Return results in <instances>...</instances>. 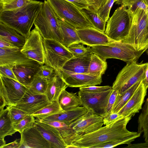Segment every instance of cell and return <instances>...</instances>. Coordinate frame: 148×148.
<instances>
[{"instance_id": "6da1fadb", "label": "cell", "mask_w": 148, "mask_h": 148, "mask_svg": "<svg viewBox=\"0 0 148 148\" xmlns=\"http://www.w3.org/2000/svg\"><path fill=\"white\" fill-rule=\"evenodd\" d=\"M132 117H123L113 123L90 133L81 136L69 148H94L107 142L124 140L137 134L126 128Z\"/></svg>"}, {"instance_id": "7a4b0ae2", "label": "cell", "mask_w": 148, "mask_h": 148, "mask_svg": "<svg viewBox=\"0 0 148 148\" xmlns=\"http://www.w3.org/2000/svg\"><path fill=\"white\" fill-rule=\"evenodd\" d=\"M43 3L36 1L17 9L0 12V22L26 37L31 31Z\"/></svg>"}, {"instance_id": "3957f363", "label": "cell", "mask_w": 148, "mask_h": 148, "mask_svg": "<svg viewBox=\"0 0 148 148\" xmlns=\"http://www.w3.org/2000/svg\"><path fill=\"white\" fill-rule=\"evenodd\" d=\"M90 50L104 61L109 58H115L126 63L138 62L146 51L145 50L137 51L130 44L115 41L106 45L92 46Z\"/></svg>"}, {"instance_id": "277c9868", "label": "cell", "mask_w": 148, "mask_h": 148, "mask_svg": "<svg viewBox=\"0 0 148 148\" xmlns=\"http://www.w3.org/2000/svg\"><path fill=\"white\" fill-rule=\"evenodd\" d=\"M46 1L59 19L70 24L76 29L94 27L81 10L72 3L65 0Z\"/></svg>"}, {"instance_id": "5b68a950", "label": "cell", "mask_w": 148, "mask_h": 148, "mask_svg": "<svg viewBox=\"0 0 148 148\" xmlns=\"http://www.w3.org/2000/svg\"><path fill=\"white\" fill-rule=\"evenodd\" d=\"M127 8L121 5L116 9L107 22L104 32L114 41L122 42L129 34L132 14Z\"/></svg>"}, {"instance_id": "8992f818", "label": "cell", "mask_w": 148, "mask_h": 148, "mask_svg": "<svg viewBox=\"0 0 148 148\" xmlns=\"http://www.w3.org/2000/svg\"><path fill=\"white\" fill-rule=\"evenodd\" d=\"M122 42L131 45L137 51L148 49V11L139 9L132 14L129 34Z\"/></svg>"}, {"instance_id": "52a82bcc", "label": "cell", "mask_w": 148, "mask_h": 148, "mask_svg": "<svg viewBox=\"0 0 148 148\" xmlns=\"http://www.w3.org/2000/svg\"><path fill=\"white\" fill-rule=\"evenodd\" d=\"M148 62L135 61L127 63L119 72L112 85V88L121 95L136 83L143 81L145 77Z\"/></svg>"}, {"instance_id": "ba28073f", "label": "cell", "mask_w": 148, "mask_h": 148, "mask_svg": "<svg viewBox=\"0 0 148 148\" xmlns=\"http://www.w3.org/2000/svg\"><path fill=\"white\" fill-rule=\"evenodd\" d=\"M34 25L43 38L56 40L62 43L58 19L46 0L43 2Z\"/></svg>"}, {"instance_id": "9c48e42d", "label": "cell", "mask_w": 148, "mask_h": 148, "mask_svg": "<svg viewBox=\"0 0 148 148\" xmlns=\"http://www.w3.org/2000/svg\"><path fill=\"white\" fill-rule=\"evenodd\" d=\"M45 51V64L56 71L60 69L65 63L73 57L68 48L54 39L43 38Z\"/></svg>"}, {"instance_id": "30bf717a", "label": "cell", "mask_w": 148, "mask_h": 148, "mask_svg": "<svg viewBox=\"0 0 148 148\" xmlns=\"http://www.w3.org/2000/svg\"><path fill=\"white\" fill-rule=\"evenodd\" d=\"M0 110L15 106L28 90L13 79L0 76Z\"/></svg>"}, {"instance_id": "8fae6325", "label": "cell", "mask_w": 148, "mask_h": 148, "mask_svg": "<svg viewBox=\"0 0 148 148\" xmlns=\"http://www.w3.org/2000/svg\"><path fill=\"white\" fill-rule=\"evenodd\" d=\"M112 90V88L105 92L91 93L79 90L78 96L82 106L103 117L106 114L108 101Z\"/></svg>"}, {"instance_id": "7c38bea8", "label": "cell", "mask_w": 148, "mask_h": 148, "mask_svg": "<svg viewBox=\"0 0 148 148\" xmlns=\"http://www.w3.org/2000/svg\"><path fill=\"white\" fill-rule=\"evenodd\" d=\"M21 51L28 58L40 65L45 64V53L43 38L36 27L26 37L25 42Z\"/></svg>"}, {"instance_id": "4fadbf2b", "label": "cell", "mask_w": 148, "mask_h": 148, "mask_svg": "<svg viewBox=\"0 0 148 148\" xmlns=\"http://www.w3.org/2000/svg\"><path fill=\"white\" fill-rule=\"evenodd\" d=\"M103 125L102 116L88 110L69 125L77 134L81 136L98 130Z\"/></svg>"}, {"instance_id": "5bb4252c", "label": "cell", "mask_w": 148, "mask_h": 148, "mask_svg": "<svg viewBox=\"0 0 148 148\" xmlns=\"http://www.w3.org/2000/svg\"><path fill=\"white\" fill-rule=\"evenodd\" d=\"M51 103L46 95H34L28 90L15 106L32 115Z\"/></svg>"}, {"instance_id": "9a60e30c", "label": "cell", "mask_w": 148, "mask_h": 148, "mask_svg": "<svg viewBox=\"0 0 148 148\" xmlns=\"http://www.w3.org/2000/svg\"><path fill=\"white\" fill-rule=\"evenodd\" d=\"M20 134L19 148H51L49 143L43 137L34 124Z\"/></svg>"}, {"instance_id": "2e32d148", "label": "cell", "mask_w": 148, "mask_h": 148, "mask_svg": "<svg viewBox=\"0 0 148 148\" xmlns=\"http://www.w3.org/2000/svg\"><path fill=\"white\" fill-rule=\"evenodd\" d=\"M77 31L81 43L90 47L107 44L114 41L104 32L94 27L77 28Z\"/></svg>"}, {"instance_id": "e0dca14e", "label": "cell", "mask_w": 148, "mask_h": 148, "mask_svg": "<svg viewBox=\"0 0 148 148\" xmlns=\"http://www.w3.org/2000/svg\"><path fill=\"white\" fill-rule=\"evenodd\" d=\"M147 89L141 81L138 87L126 103L117 112L123 117L134 116L142 109Z\"/></svg>"}, {"instance_id": "ac0fdd59", "label": "cell", "mask_w": 148, "mask_h": 148, "mask_svg": "<svg viewBox=\"0 0 148 148\" xmlns=\"http://www.w3.org/2000/svg\"><path fill=\"white\" fill-rule=\"evenodd\" d=\"M0 48V66L6 64L39 66L37 62L28 58L21 51Z\"/></svg>"}, {"instance_id": "d6986e66", "label": "cell", "mask_w": 148, "mask_h": 148, "mask_svg": "<svg viewBox=\"0 0 148 148\" xmlns=\"http://www.w3.org/2000/svg\"><path fill=\"white\" fill-rule=\"evenodd\" d=\"M57 72L69 87L79 88L97 85L100 84L102 82L101 76L92 75L89 74H69Z\"/></svg>"}, {"instance_id": "ffe728a7", "label": "cell", "mask_w": 148, "mask_h": 148, "mask_svg": "<svg viewBox=\"0 0 148 148\" xmlns=\"http://www.w3.org/2000/svg\"><path fill=\"white\" fill-rule=\"evenodd\" d=\"M92 53L90 49L89 51L83 56L73 57L65 63L60 69L56 71L69 74H88Z\"/></svg>"}, {"instance_id": "44dd1931", "label": "cell", "mask_w": 148, "mask_h": 148, "mask_svg": "<svg viewBox=\"0 0 148 148\" xmlns=\"http://www.w3.org/2000/svg\"><path fill=\"white\" fill-rule=\"evenodd\" d=\"M34 124L43 137L49 143L51 148H67V145L56 128L36 119Z\"/></svg>"}, {"instance_id": "7402d4cb", "label": "cell", "mask_w": 148, "mask_h": 148, "mask_svg": "<svg viewBox=\"0 0 148 148\" xmlns=\"http://www.w3.org/2000/svg\"><path fill=\"white\" fill-rule=\"evenodd\" d=\"M87 111V110L84 107L79 106L58 112L43 119H38L44 121H58L70 125L86 113Z\"/></svg>"}, {"instance_id": "603a6c76", "label": "cell", "mask_w": 148, "mask_h": 148, "mask_svg": "<svg viewBox=\"0 0 148 148\" xmlns=\"http://www.w3.org/2000/svg\"><path fill=\"white\" fill-rule=\"evenodd\" d=\"M68 86L55 71L53 75L47 79V86L46 95L51 102L57 100L62 92Z\"/></svg>"}, {"instance_id": "cb8c5ba5", "label": "cell", "mask_w": 148, "mask_h": 148, "mask_svg": "<svg viewBox=\"0 0 148 148\" xmlns=\"http://www.w3.org/2000/svg\"><path fill=\"white\" fill-rule=\"evenodd\" d=\"M40 66L15 65L13 70L18 81L28 89Z\"/></svg>"}, {"instance_id": "d4e9b609", "label": "cell", "mask_w": 148, "mask_h": 148, "mask_svg": "<svg viewBox=\"0 0 148 148\" xmlns=\"http://www.w3.org/2000/svg\"><path fill=\"white\" fill-rule=\"evenodd\" d=\"M58 21L62 39V44L64 46L68 48L74 44L81 43L77 29L74 26L59 19Z\"/></svg>"}, {"instance_id": "484cf974", "label": "cell", "mask_w": 148, "mask_h": 148, "mask_svg": "<svg viewBox=\"0 0 148 148\" xmlns=\"http://www.w3.org/2000/svg\"><path fill=\"white\" fill-rule=\"evenodd\" d=\"M0 38L18 47L24 45L26 37L15 29L0 22Z\"/></svg>"}, {"instance_id": "4316f807", "label": "cell", "mask_w": 148, "mask_h": 148, "mask_svg": "<svg viewBox=\"0 0 148 148\" xmlns=\"http://www.w3.org/2000/svg\"><path fill=\"white\" fill-rule=\"evenodd\" d=\"M17 132L12 122L9 108L0 110V138L4 139L7 136H12Z\"/></svg>"}, {"instance_id": "83f0119b", "label": "cell", "mask_w": 148, "mask_h": 148, "mask_svg": "<svg viewBox=\"0 0 148 148\" xmlns=\"http://www.w3.org/2000/svg\"><path fill=\"white\" fill-rule=\"evenodd\" d=\"M57 100L63 111L68 110L81 106L79 97L76 93L69 92L66 89L62 92Z\"/></svg>"}, {"instance_id": "f1b7e54d", "label": "cell", "mask_w": 148, "mask_h": 148, "mask_svg": "<svg viewBox=\"0 0 148 148\" xmlns=\"http://www.w3.org/2000/svg\"><path fill=\"white\" fill-rule=\"evenodd\" d=\"M107 68L106 61L101 59L96 54L92 53L88 68V74L91 75L101 76Z\"/></svg>"}, {"instance_id": "f546056e", "label": "cell", "mask_w": 148, "mask_h": 148, "mask_svg": "<svg viewBox=\"0 0 148 148\" xmlns=\"http://www.w3.org/2000/svg\"><path fill=\"white\" fill-rule=\"evenodd\" d=\"M138 132L143 133L145 142H148V97L146 99L138 120Z\"/></svg>"}, {"instance_id": "4dcf8cb0", "label": "cell", "mask_w": 148, "mask_h": 148, "mask_svg": "<svg viewBox=\"0 0 148 148\" xmlns=\"http://www.w3.org/2000/svg\"><path fill=\"white\" fill-rule=\"evenodd\" d=\"M141 81L133 85L122 95H120L118 94L112 112L117 113L119 112L133 95Z\"/></svg>"}, {"instance_id": "1f68e13d", "label": "cell", "mask_w": 148, "mask_h": 148, "mask_svg": "<svg viewBox=\"0 0 148 148\" xmlns=\"http://www.w3.org/2000/svg\"><path fill=\"white\" fill-rule=\"evenodd\" d=\"M81 10L90 21L95 28L103 32H105L106 23L98 15L97 12L90 7Z\"/></svg>"}, {"instance_id": "d6a6232c", "label": "cell", "mask_w": 148, "mask_h": 148, "mask_svg": "<svg viewBox=\"0 0 148 148\" xmlns=\"http://www.w3.org/2000/svg\"><path fill=\"white\" fill-rule=\"evenodd\" d=\"M63 111L58 100L51 103L32 114L35 118L42 119L53 114Z\"/></svg>"}, {"instance_id": "836d02e7", "label": "cell", "mask_w": 148, "mask_h": 148, "mask_svg": "<svg viewBox=\"0 0 148 148\" xmlns=\"http://www.w3.org/2000/svg\"><path fill=\"white\" fill-rule=\"evenodd\" d=\"M47 86V79L36 75L28 90L33 94L46 95Z\"/></svg>"}, {"instance_id": "e575fe53", "label": "cell", "mask_w": 148, "mask_h": 148, "mask_svg": "<svg viewBox=\"0 0 148 148\" xmlns=\"http://www.w3.org/2000/svg\"><path fill=\"white\" fill-rule=\"evenodd\" d=\"M36 0H0V12L17 9Z\"/></svg>"}, {"instance_id": "d590c367", "label": "cell", "mask_w": 148, "mask_h": 148, "mask_svg": "<svg viewBox=\"0 0 148 148\" xmlns=\"http://www.w3.org/2000/svg\"><path fill=\"white\" fill-rule=\"evenodd\" d=\"M116 4L126 6L132 14L139 9L148 11V6L144 0H119Z\"/></svg>"}, {"instance_id": "8d00e7d4", "label": "cell", "mask_w": 148, "mask_h": 148, "mask_svg": "<svg viewBox=\"0 0 148 148\" xmlns=\"http://www.w3.org/2000/svg\"><path fill=\"white\" fill-rule=\"evenodd\" d=\"M35 122V117L32 115L28 114L14 126L17 131L21 134L26 129L33 126Z\"/></svg>"}, {"instance_id": "74e56055", "label": "cell", "mask_w": 148, "mask_h": 148, "mask_svg": "<svg viewBox=\"0 0 148 148\" xmlns=\"http://www.w3.org/2000/svg\"><path fill=\"white\" fill-rule=\"evenodd\" d=\"M141 133H138L137 134L128 138L123 140L110 141L95 146L94 148H111L118 145L126 144L127 145L130 144L136 138L139 137Z\"/></svg>"}, {"instance_id": "f35d334b", "label": "cell", "mask_w": 148, "mask_h": 148, "mask_svg": "<svg viewBox=\"0 0 148 148\" xmlns=\"http://www.w3.org/2000/svg\"><path fill=\"white\" fill-rule=\"evenodd\" d=\"M115 2V0H107L97 11L98 15L106 23L110 18V11Z\"/></svg>"}, {"instance_id": "ab89813d", "label": "cell", "mask_w": 148, "mask_h": 148, "mask_svg": "<svg viewBox=\"0 0 148 148\" xmlns=\"http://www.w3.org/2000/svg\"><path fill=\"white\" fill-rule=\"evenodd\" d=\"M83 45L81 43L74 44L67 48L73 57H78L86 54L90 51V47L87 46V47H86Z\"/></svg>"}, {"instance_id": "60d3db41", "label": "cell", "mask_w": 148, "mask_h": 148, "mask_svg": "<svg viewBox=\"0 0 148 148\" xmlns=\"http://www.w3.org/2000/svg\"><path fill=\"white\" fill-rule=\"evenodd\" d=\"M8 107L9 108L10 116L14 125L17 123L27 115L29 114L25 112L16 107L14 106Z\"/></svg>"}, {"instance_id": "b9f144b4", "label": "cell", "mask_w": 148, "mask_h": 148, "mask_svg": "<svg viewBox=\"0 0 148 148\" xmlns=\"http://www.w3.org/2000/svg\"><path fill=\"white\" fill-rule=\"evenodd\" d=\"M55 71L52 67L44 64L40 65L36 75L48 79L53 75Z\"/></svg>"}, {"instance_id": "7bdbcfd3", "label": "cell", "mask_w": 148, "mask_h": 148, "mask_svg": "<svg viewBox=\"0 0 148 148\" xmlns=\"http://www.w3.org/2000/svg\"><path fill=\"white\" fill-rule=\"evenodd\" d=\"M14 66L10 64L0 66V76L12 79L18 81L13 70Z\"/></svg>"}, {"instance_id": "ee69618b", "label": "cell", "mask_w": 148, "mask_h": 148, "mask_svg": "<svg viewBox=\"0 0 148 148\" xmlns=\"http://www.w3.org/2000/svg\"><path fill=\"white\" fill-rule=\"evenodd\" d=\"M112 89V87L109 86H97L94 85L79 88V90L86 92L97 93L106 91Z\"/></svg>"}, {"instance_id": "f6af8a7d", "label": "cell", "mask_w": 148, "mask_h": 148, "mask_svg": "<svg viewBox=\"0 0 148 148\" xmlns=\"http://www.w3.org/2000/svg\"><path fill=\"white\" fill-rule=\"evenodd\" d=\"M123 117L118 113L111 112L107 113L103 117L104 125H106L110 124Z\"/></svg>"}, {"instance_id": "bcb514c9", "label": "cell", "mask_w": 148, "mask_h": 148, "mask_svg": "<svg viewBox=\"0 0 148 148\" xmlns=\"http://www.w3.org/2000/svg\"><path fill=\"white\" fill-rule=\"evenodd\" d=\"M118 94V91L112 89L108 99L106 110V114L112 112L113 108Z\"/></svg>"}, {"instance_id": "7dc6e473", "label": "cell", "mask_w": 148, "mask_h": 148, "mask_svg": "<svg viewBox=\"0 0 148 148\" xmlns=\"http://www.w3.org/2000/svg\"><path fill=\"white\" fill-rule=\"evenodd\" d=\"M77 6L80 10L90 7V2L88 0H65Z\"/></svg>"}, {"instance_id": "c3c4849f", "label": "cell", "mask_w": 148, "mask_h": 148, "mask_svg": "<svg viewBox=\"0 0 148 148\" xmlns=\"http://www.w3.org/2000/svg\"><path fill=\"white\" fill-rule=\"evenodd\" d=\"M90 7L97 12L99 8L103 5L107 0H88Z\"/></svg>"}, {"instance_id": "681fc988", "label": "cell", "mask_w": 148, "mask_h": 148, "mask_svg": "<svg viewBox=\"0 0 148 148\" xmlns=\"http://www.w3.org/2000/svg\"><path fill=\"white\" fill-rule=\"evenodd\" d=\"M21 48L16 47L8 42L0 38V48L17 50Z\"/></svg>"}, {"instance_id": "f907efd6", "label": "cell", "mask_w": 148, "mask_h": 148, "mask_svg": "<svg viewBox=\"0 0 148 148\" xmlns=\"http://www.w3.org/2000/svg\"><path fill=\"white\" fill-rule=\"evenodd\" d=\"M127 148H148V142L134 144H131L125 147Z\"/></svg>"}, {"instance_id": "816d5d0a", "label": "cell", "mask_w": 148, "mask_h": 148, "mask_svg": "<svg viewBox=\"0 0 148 148\" xmlns=\"http://www.w3.org/2000/svg\"><path fill=\"white\" fill-rule=\"evenodd\" d=\"M17 140H16L12 142L6 144L3 148H19L20 143Z\"/></svg>"}, {"instance_id": "f5cc1de1", "label": "cell", "mask_w": 148, "mask_h": 148, "mask_svg": "<svg viewBox=\"0 0 148 148\" xmlns=\"http://www.w3.org/2000/svg\"><path fill=\"white\" fill-rule=\"evenodd\" d=\"M145 51L148 55V49ZM143 82L145 87L147 89L148 88V66L146 70L145 78L143 80Z\"/></svg>"}, {"instance_id": "db71d44e", "label": "cell", "mask_w": 148, "mask_h": 148, "mask_svg": "<svg viewBox=\"0 0 148 148\" xmlns=\"http://www.w3.org/2000/svg\"><path fill=\"white\" fill-rule=\"evenodd\" d=\"M6 144L4 139L0 138V148H3Z\"/></svg>"}, {"instance_id": "11a10c76", "label": "cell", "mask_w": 148, "mask_h": 148, "mask_svg": "<svg viewBox=\"0 0 148 148\" xmlns=\"http://www.w3.org/2000/svg\"><path fill=\"white\" fill-rule=\"evenodd\" d=\"M146 4L148 6V0H144Z\"/></svg>"}, {"instance_id": "9f6ffc18", "label": "cell", "mask_w": 148, "mask_h": 148, "mask_svg": "<svg viewBox=\"0 0 148 148\" xmlns=\"http://www.w3.org/2000/svg\"><path fill=\"white\" fill-rule=\"evenodd\" d=\"M119 0H115V2H116V1H119Z\"/></svg>"}]
</instances>
